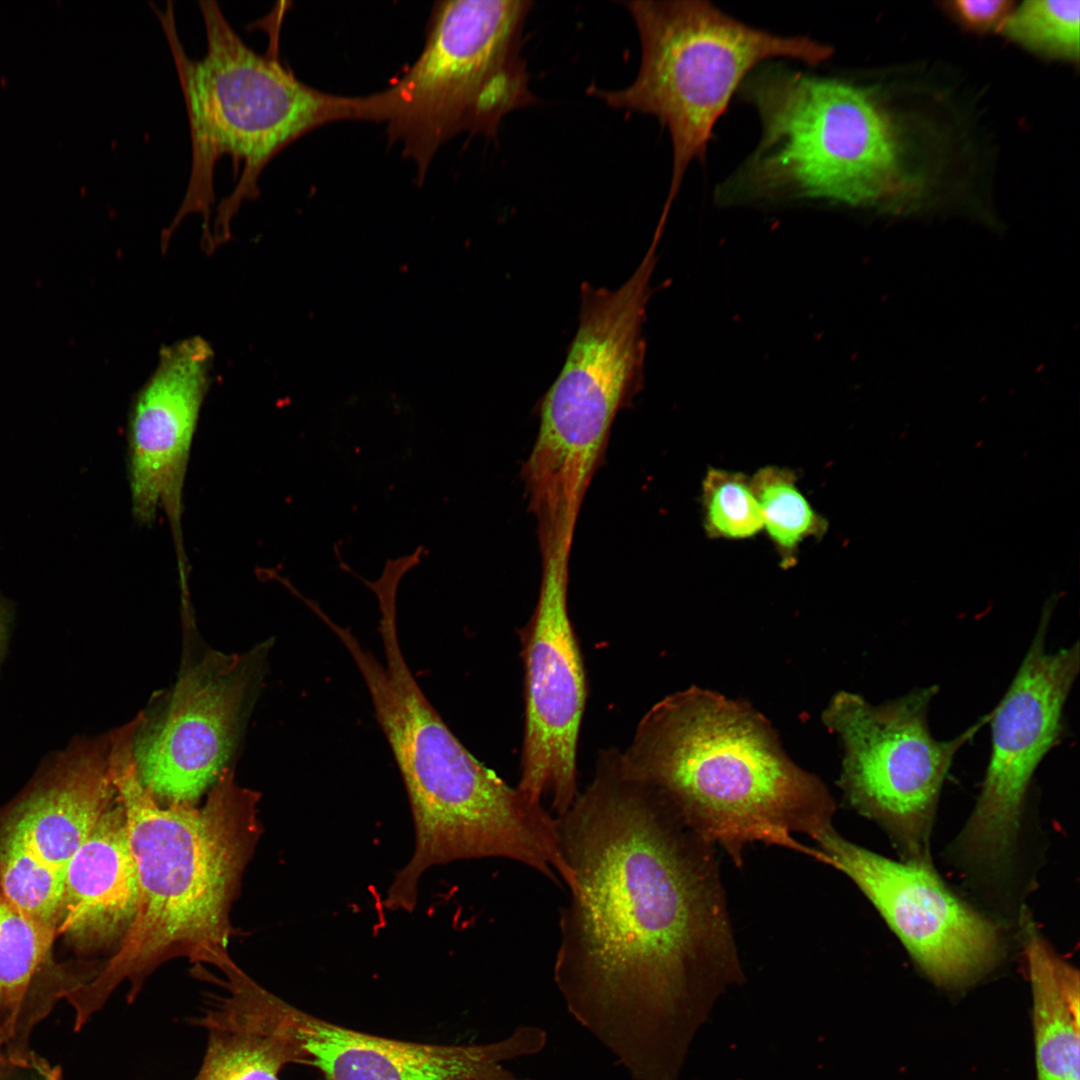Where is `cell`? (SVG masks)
<instances>
[{
  "mask_svg": "<svg viewBox=\"0 0 1080 1080\" xmlns=\"http://www.w3.org/2000/svg\"><path fill=\"white\" fill-rule=\"evenodd\" d=\"M116 800L107 737L56 754L0 820L1 892L57 930L68 866Z\"/></svg>",
  "mask_w": 1080,
  "mask_h": 1080,
  "instance_id": "obj_12",
  "label": "cell"
},
{
  "mask_svg": "<svg viewBox=\"0 0 1080 1080\" xmlns=\"http://www.w3.org/2000/svg\"><path fill=\"white\" fill-rule=\"evenodd\" d=\"M285 1023L301 1064L316 1068L325 1080H529L501 1063L538 1052L545 1043L543 1031L528 1027L483 1045L415 1043L349 1029L290 1004Z\"/></svg>",
  "mask_w": 1080,
  "mask_h": 1080,
  "instance_id": "obj_17",
  "label": "cell"
},
{
  "mask_svg": "<svg viewBox=\"0 0 1080 1080\" xmlns=\"http://www.w3.org/2000/svg\"><path fill=\"white\" fill-rule=\"evenodd\" d=\"M529 0H453L433 9L422 52L390 88L367 96L368 121L423 178L442 144L462 133L497 134L503 118L537 102L522 55Z\"/></svg>",
  "mask_w": 1080,
  "mask_h": 1080,
  "instance_id": "obj_9",
  "label": "cell"
},
{
  "mask_svg": "<svg viewBox=\"0 0 1080 1080\" xmlns=\"http://www.w3.org/2000/svg\"><path fill=\"white\" fill-rule=\"evenodd\" d=\"M740 87L761 137L723 193L858 206L891 190L896 146L869 90L777 65L757 67Z\"/></svg>",
  "mask_w": 1080,
  "mask_h": 1080,
  "instance_id": "obj_7",
  "label": "cell"
},
{
  "mask_svg": "<svg viewBox=\"0 0 1080 1080\" xmlns=\"http://www.w3.org/2000/svg\"><path fill=\"white\" fill-rule=\"evenodd\" d=\"M567 552L542 558L539 597L520 630L525 725L517 788L530 799L552 797L556 817L577 790V748L587 697L586 674L568 611Z\"/></svg>",
  "mask_w": 1080,
  "mask_h": 1080,
  "instance_id": "obj_13",
  "label": "cell"
},
{
  "mask_svg": "<svg viewBox=\"0 0 1080 1080\" xmlns=\"http://www.w3.org/2000/svg\"><path fill=\"white\" fill-rule=\"evenodd\" d=\"M56 936L54 927L30 916L0 890V1065L49 1073L28 1041L52 1007L41 976Z\"/></svg>",
  "mask_w": 1080,
  "mask_h": 1080,
  "instance_id": "obj_20",
  "label": "cell"
},
{
  "mask_svg": "<svg viewBox=\"0 0 1080 1080\" xmlns=\"http://www.w3.org/2000/svg\"><path fill=\"white\" fill-rule=\"evenodd\" d=\"M227 991L195 1024L207 1031L202 1065L193 1080H281V1070L301 1064L283 1019V1002L239 966L224 974Z\"/></svg>",
  "mask_w": 1080,
  "mask_h": 1080,
  "instance_id": "obj_19",
  "label": "cell"
},
{
  "mask_svg": "<svg viewBox=\"0 0 1080 1080\" xmlns=\"http://www.w3.org/2000/svg\"><path fill=\"white\" fill-rule=\"evenodd\" d=\"M207 37L205 55L191 59L176 33L172 3L157 10L167 36L186 103L192 166L182 205L170 227L201 213L209 244L214 202L213 171L223 154L243 163L239 181L218 205L212 244L227 240L230 222L246 199L259 194L258 179L284 147L324 124L365 120V98L321 92L299 79L272 55L255 52L236 33L215 1H199Z\"/></svg>",
  "mask_w": 1080,
  "mask_h": 1080,
  "instance_id": "obj_5",
  "label": "cell"
},
{
  "mask_svg": "<svg viewBox=\"0 0 1080 1080\" xmlns=\"http://www.w3.org/2000/svg\"><path fill=\"white\" fill-rule=\"evenodd\" d=\"M936 686L872 705L837 693L823 721L840 739L839 785L848 803L883 827L907 861L930 863L929 839L946 774L958 750L989 714L957 737L940 741L928 725Z\"/></svg>",
  "mask_w": 1080,
  "mask_h": 1080,
  "instance_id": "obj_10",
  "label": "cell"
},
{
  "mask_svg": "<svg viewBox=\"0 0 1080 1080\" xmlns=\"http://www.w3.org/2000/svg\"><path fill=\"white\" fill-rule=\"evenodd\" d=\"M1079 20V1H1025L1008 15L1001 32L1041 55L1072 61L1079 58Z\"/></svg>",
  "mask_w": 1080,
  "mask_h": 1080,
  "instance_id": "obj_23",
  "label": "cell"
},
{
  "mask_svg": "<svg viewBox=\"0 0 1080 1080\" xmlns=\"http://www.w3.org/2000/svg\"><path fill=\"white\" fill-rule=\"evenodd\" d=\"M556 818L577 891L560 913L554 980L571 1014L633 1068L644 1016L737 966L715 846L625 775L617 749L599 754Z\"/></svg>",
  "mask_w": 1080,
  "mask_h": 1080,
  "instance_id": "obj_1",
  "label": "cell"
},
{
  "mask_svg": "<svg viewBox=\"0 0 1080 1080\" xmlns=\"http://www.w3.org/2000/svg\"><path fill=\"white\" fill-rule=\"evenodd\" d=\"M960 21L976 31L999 28L1010 14L1012 2L1005 0H959L951 3Z\"/></svg>",
  "mask_w": 1080,
  "mask_h": 1080,
  "instance_id": "obj_25",
  "label": "cell"
},
{
  "mask_svg": "<svg viewBox=\"0 0 1080 1080\" xmlns=\"http://www.w3.org/2000/svg\"><path fill=\"white\" fill-rule=\"evenodd\" d=\"M639 36L634 80L587 93L616 110L651 115L668 130L672 172L664 213L694 160H702L716 122L749 73L772 58L818 65L833 48L807 36L755 28L703 0L623 2Z\"/></svg>",
  "mask_w": 1080,
  "mask_h": 1080,
  "instance_id": "obj_8",
  "label": "cell"
},
{
  "mask_svg": "<svg viewBox=\"0 0 1080 1080\" xmlns=\"http://www.w3.org/2000/svg\"><path fill=\"white\" fill-rule=\"evenodd\" d=\"M1044 605L1033 641L1011 684L989 714L991 751L981 792L959 840L972 864L997 872L1011 853L1025 797L1041 761L1056 745L1064 707L1079 673V643L1048 652L1054 605Z\"/></svg>",
  "mask_w": 1080,
  "mask_h": 1080,
  "instance_id": "obj_11",
  "label": "cell"
},
{
  "mask_svg": "<svg viewBox=\"0 0 1080 1080\" xmlns=\"http://www.w3.org/2000/svg\"><path fill=\"white\" fill-rule=\"evenodd\" d=\"M765 530L774 544L780 566L797 563L800 545L809 538L820 539L828 531V521L817 513L797 485L794 471L767 465L751 477Z\"/></svg>",
  "mask_w": 1080,
  "mask_h": 1080,
  "instance_id": "obj_22",
  "label": "cell"
},
{
  "mask_svg": "<svg viewBox=\"0 0 1080 1080\" xmlns=\"http://www.w3.org/2000/svg\"><path fill=\"white\" fill-rule=\"evenodd\" d=\"M815 841L828 865L858 886L934 983L966 986L998 964L1003 947L998 928L954 895L930 863L886 858L847 840L833 826Z\"/></svg>",
  "mask_w": 1080,
  "mask_h": 1080,
  "instance_id": "obj_14",
  "label": "cell"
},
{
  "mask_svg": "<svg viewBox=\"0 0 1080 1080\" xmlns=\"http://www.w3.org/2000/svg\"><path fill=\"white\" fill-rule=\"evenodd\" d=\"M1024 936L1037 1080H1079L1078 971L1053 952L1031 922Z\"/></svg>",
  "mask_w": 1080,
  "mask_h": 1080,
  "instance_id": "obj_21",
  "label": "cell"
},
{
  "mask_svg": "<svg viewBox=\"0 0 1080 1080\" xmlns=\"http://www.w3.org/2000/svg\"><path fill=\"white\" fill-rule=\"evenodd\" d=\"M4 633H5V610H4V608H3V606H2V604L0 602V652H1L2 644H3V640H4Z\"/></svg>",
  "mask_w": 1080,
  "mask_h": 1080,
  "instance_id": "obj_26",
  "label": "cell"
},
{
  "mask_svg": "<svg viewBox=\"0 0 1080 1080\" xmlns=\"http://www.w3.org/2000/svg\"><path fill=\"white\" fill-rule=\"evenodd\" d=\"M382 664L349 628L328 627L344 645L369 691L411 807L415 846L392 882L415 896L421 876L453 861L507 858L532 867L548 854L555 820L521 790L479 762L428 701L403 656L396 602H379Z\"/></svg>",
  "mask_w": 1080,
  "mask_h": 1080,
  "instance_id": "obj_4",
  "label": "cell"
},
{
  "mask_svg": "<svg viewBox=\"0 0 1080 1080\" xmlns=\"http://www.w3.org/2000/svg\"><path fill=\"white\" fill-rule=\"evenodd\" d=\"M137 905L136 866L117 795L68 866L57 935L80 952L120 942Z\"/></svg>",
  "mask_w": 1080,
  "mask_h": 1080,
  "instance_id": "obj_18",
  "label": "cell"
},
{
  "mask_svg": "<svg viewBox=\"0 0 1080 1080\" xmlns=\"http://www.w3.org/2000/svg\"><path fill=\"white\" fill-rule=\"evenodd\" d=\"M703 526L711 539L743 540L763 530L761 510L751 477L709 467L701 487Z\"/></svg>",
  "mask_w": 1080,
  "mask_h": 1080,
  "instance_id": "obj_24",
  "label": "cell"
},
{
  "mask_svg": "<svg viewBox=\"0 0 1080 1080\" xmlns=\"http://www.w3.org/2000/svg\"><path fill=\"white\" fill-rule=\"evenodd\" d=\"M620 765L736 866L755 842L828 863L792 834L815 840L831 827L832 796L787 757L769 723L743 702L698 687L666 696L641 718Z\"/></svg>",
  "mask_w": 1080,
  "mask_h": 1080,
  "instance_id": "obj_3",
  "label": "cell"
},
{
  "mask_svg": "<svg viewBox=\"0 0 1080 1080\" xmlns=\"http://www.w3.org/2000/svg\"><path fill=\"white\" fill-rule=\"evenodd\" d=\"M137 720L109 739V771L123 806L138 879L135 916L113 955L71 997L85 1024L122 983L133 1002L147 977L173 958L215 966L228 953L230 909L262 827L260 794L224 772L201 806L163 804L138 779L132 753Z\"/></svg>",
  "mask_w": 1080,
  "mask_h": 1080,
  "instance_id": "obj_2",
  "label": "cell"
},
{
  "mask_svg": "<svg viewBox=\"0 0 1080 1080\" xmlns=\"http://www.w3.org/2000/svg\"><path fill=\"white\" fill-rule=\"evenodd\" d=\"M653 258L651 246L617 289H581L578 328L542 399L538 434L522 470L542 553L571 548L612 423L640 379Z\"/></svg>",
  "mask_w": 1080,
  "mask_h": 1080,
  "instance_id": "obj_6",
  "label": "cell"
},
{
  "mask_svg": "<svg viewBox=\"0 0 1080 1080\" xmlns=\"http://www.w3.org/2000/svg\"><path fill=\"white\" fill-rule=\"evenodd\" d=\"M214 353L193 336L164 346L152 375L135 396L128 424V471L133 516L152 523L159 510L168 518L182 582L183 487L200 410L210 384Z\"/></svg>",
  "mask_w": 1080,
  "mask_h": 1080,
  "instance_id": "obj_16",
  "label": "cell"
},
{
  "mask_svg": "<svg viewBox=\"0 0 1080 1080\" xmlns=\"http://www.w3.org/2000/svg\"><path fill=\"white\" fill-rule=\"evenodd\" d=\"M259 659L211 651L183 670L159 712L137 715L136 772L157 801L195 803L226 772Z\"/></svg>",
  "mask_w": 1080,
  "mask_h": 1080,
  "instance_id": "obj_15",
  "label": "cell"
}]
</instances>
